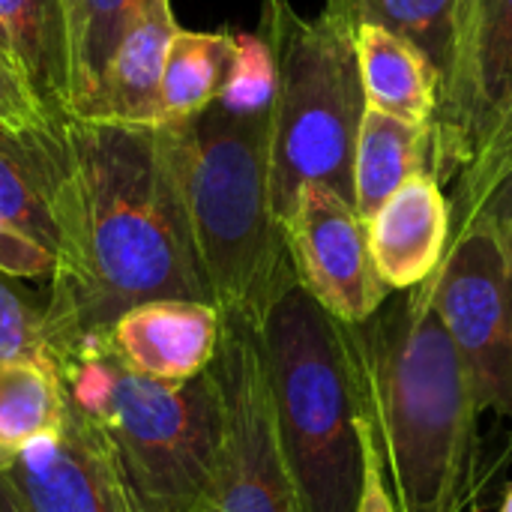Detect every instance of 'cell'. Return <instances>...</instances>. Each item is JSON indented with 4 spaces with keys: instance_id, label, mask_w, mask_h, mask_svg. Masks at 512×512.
I'll return each mask as SVG.
<instances>
[{
    "instance_id": "obj_1",
    "label": "cell",
    "mask_w": 512,
    "mask_h": 512,
    "mask_svg": "<svg viewBox=\"0 0 512 512\" xmlns=\"http://www.w3.org/2000/svg\"><path fill=\"white\" fill-rule=\"evenodd\" d=\"M57 267L42 303L57 360L147 300L213 303L159 126L57 123Z\"/></svg>"
},
{
    "instance_id": "obj_16",
    "label": "cell",
    "mask_w": 512,
    "mask_h": 512,
    "mask_svg": "<svg viewBox=\"0 0 512 512\" xmlns=\"http://www.w3.org/2000/svg\"><path fill=\"white\" fill-rule=\"evenodd\" d=\"M57 123L12 126L0 120V216L54 258L60 249Z\"/></svg>"
},
{
    "instance_id": "obj_31",
    "label": "cell",
    "mask_w": 512,
    "mask_h": 512,
    "mask_svg": "<svg viewBox=\"0 0 512 512\" xmlns=\"http://www.w3.org/2000/svg\"><path fill=\"white\" fill-rule=\"evenodd\" d=\"M498 512H512V486L507 489V495H504V504H501V510Z\"/></svg>"
},
{
    "instance_id": "obj_14",
    "label": "cell",
    "mask_w": 512,
    "mask_h": 512,
    "mask_svg": "<svg viewBox=\"0 0 512 512\" xmlns=\"http://www.w3.org/2000/svg\"><path fill=\"white\" fill-rule=\"evenodd\" d=\"M0 66L48 120L72 117L63 0H0Z\"/></svg>"
},
{
    "instance_id": "obj_30",
    "label": "cell",
    "mask_w": 512,
    "mask_h": 512,
    "mask_svg": "<svg viewBox=\"0 0 512 512\" xmlns=\"http://www.w3.org/2000/svg\"><path fill=\"white\" fill-rule=\"evenodd\" d=\"M0 512H27L21 507V501L15 498L12 486L6 483V477L0 474Z\"/></svg>"
},
{
    "instance_id": "obj_28",
    "label": "cell",
    "mask_w": 512,
    "mask_h": 512,
    "mask_svg": "<svg viewBox=\"0 0 512 512\" xmlns=\"http://www.w3.org/2000/svg\"><path fill=\"white\" fill-rule=\"evenodd\" d=\"M474 219H483V222H489L492 228H495V234H498V240H501V246H504V252H507V258L512 261V171L489 192V198L483 201V207L477 210V216ZM471 219V222H474ZM468 225V222H465ZM462 228V225H459Z\"/></svg>"
},
{
    "instance_id": "obj_20",
    "label": "cell",
    "mask_w": 512,
    "mask_h": 512,
    "mask_svg": "<svg viewBox=\"0 0 512 512\" xmlns=\"http://www.w3.org/2000/svg\"><path fill=\"white\" fill-rule=\"evenodd\" d=\"M66 420V390L54 363L0 357V465Z\"/></svg>"
},
{
    "instance_id": "obj_27",
    "label": "cell",
    "mask_w": 512,
    "mask_h": 512,
    "mask_svg": "<svg viewBox=\"0 0 512 512\" xmlns=\"http://www.w3.org/2000/svg\"><path fill=\"white\" fill-rule=\"evenodd\" d=\"M57 258L0 216V270L12 279H51Z\"/></svg>"
},
{
    "instance_id": "obj_11",
    "label": "cell",
    "mask_w": 512,
    "mask_h": 512,
    "mask_svg": "<svg viewBox=\"0 0 512 512\" xmlns=\"http://www.w3.org/2000/svg\"><path fill=\"white\" fill-rule=\"evenodd\" d=\"M0 474L27 512H135L105 447L69 399L63 426L6 459Z\"/></svg>"
},
{
    "instance_id": "obj_24",
    "label": "cell",
    "mask_w": 512,
    "mask_h": 512,
    "mask_svg": "<svg viewBox=\"0 0 512 512\" xmlns=\"http://www.w3.org/2000/svg\"><path fill=\"white\" fill-rule=\"evenodd\" d=\"M512 171V102L504 111L501 123L477 153V159L459 174V186L453 195V231L477 216L489 192Z\"/></svg>"
},
{
    "instance_id": "obj_21",
    "label": "cell",
    "mask_w": 512,
    "mask_h": 512,
    "mask_svg": "<svg viewBox=\"0 0 512 512\" xmlns=\"http://www.w3.org/2000/svg\"><path fill=\"white\" fill-rule=\"evenodd\" d=\"M237 33L177 30L162 72V123L186 120L213 105L231 75Z\"/></svg>"
},
{
    "instance_id": "obj_12",
    "label": "cell",
    "mask_w": 512,
    "mask_h": 512,
    "mask_svg": "<svg viewBox=\"0 0 512 512\" xmlns=\"http://www.w3.org/2000/svg\"><path fill=\"white\" fill-rule=\"evenodd\" d=\"M222 312L204 300H147L126 309L105 342L132 372L183 384L204 375L219 351Z\"/></svg>"
},
{
    "instance_id": "obj_7",
    "label": "cell",
    "mask_w": 512,
    "mask_h": 512,
    "mask_svg": "<svg viewBox=\"0 0 512 512\" xmlns=\"http://www.w3.org/2000/svg\"><path fill=\"white\" fill-rule=\"evenodd\" d=\"M210 369L219 387V444L207 489L192 512H303L279 438L261 330L222 315Z\"/></svg>"
},
{
    "instance_id": "obj_4",
    "label": "cell",
    "mask_w": 512,
    "mask_h": 512,
    "mask_svg": "<svg viewBox=\"0 0 512 512\" xmlns=\"http://www.w3.org/2000/svg\"><path fill=\"white\" fill-rule=\"evenodd\" d=\"M69 405L105 447L135 512H192L219 444L213 369L165 384L123 366L105 339L57 360Z\"/></svg>"
},
{
    "instance_id": "obj_3",
    "label": "cell",
    "mask_w": 512,
    "mask_h": 512,
    "mask_svg": "<svg viewBox=\"0 0 512 512\" xmlns=\"http://www.w3.org/2000/svg\"><path fill=\"white\" fill-rule=\"evenodd\" d=\"M270 120L273 111L240 114L216 99L159 123L213 303L258 330L297 282L273 210Z\"/></svg>"
},
{
    "instance_id": "obj_17",
    "label": "cell",
    "mask_w": 512,
    "mask_h": 512,
    "mask_svg": "<svg viewBox=\"0 0 512 512\" xmlns=\"http://www.w3.org/2000/svg\"><path fill=\"white\" fill-rule=\"evenodd\" d=\"M438 177L432 123H408L378 108H366L354 150V207L369 222L378 207L411 177Z\"/></svg>"
},
{
    "instance_id": "obj_15",
    "label": "cell",
    "mask_w": 512,
    "mask_h": 512,
    "mask_svg": "<svg viewBox=\"0 0 512 512\" xmlns=\"http://www.w3.org/2000/svg\"><path fill=\"white\" fill-rule=\"evenodd\" d=\"M177 30L180 27L171 12V0H156L126 33L81 117L129 126H159L162 72Z\"/></svg>"
},
{
    "instance_id": "obj_19",
    "label": "cell",
    "mask_w": 512,
    "mask_h": 512,
    "mask_svg": "<svg viewBox=\"0 0 512 512\" xmlns=\"http://www.w3.org/2000/svg\"><path fill=\"white\" fill-rule=\"evenodd\" d=\"M156 0H63L69 27L72 117H81L96 96L105 69L126 33Z\"/></svg>"
},
{
    "instance_id": "obj_2",
    "label": "cell",
    "mask_w": 512,
    "mask_h": 512,
    "mask_svg": "<svg viewBox=\"0 0 512 512\" xmlns=\"http://www.w3.org/2000/svg\"><path fill=\"white\" fill-rule=\"evenodd\" d=\"M345 327L399 512H465L483 408L435 309L432 279L393 291L366 324Z\"/></svg>"
},
{
    "instance_id": "obj_26",
    "label": "cell",
    "mask_w": 512,
    "mask_h": 512,
    "mask_svg": "<svg viewBox=\"0 0 512 512\" xmlns=\"http://www.w3.org/2000/svg\"><path fill=\"white\" fill-rule=\"evenodd\" d=\"M357 435H360V447H363V486H360V498H357L354 512H399L396 498L390 492V477H387V465H384V453H381L372 417L366 414L363 405H360V417H357Z\"/></svg>"
},
{
    "instance_id": "obj_25",
    "label": "cell",
    "mask_w": 512,
    "mask_h": 512,
    "mask_svg": "<svg viewBox=\"0 0 512 512\" xmlns=\"http://www.w3.org/2000/svg\"><path fill=\"white\" fill-rule=\"evenodd\" d=\"M0 357L54 363L45 345L42 306L12 285V276L0 270Z\"/></svg>"
},
{
    "instance_id": "obj_23",
    "label": "cell",
    "mask_w": 512,
    "mask_h": 512,
    "mask_svg": "<svg viewBox=\"0 0 512 512\" xmlns=\"http://www.w3.org/2000/svg\"><path fill=\"white\" fill-rule=\"evenodd\" d=\"M276 99V57L261 33H237V51L231 75L219 93V102L240 114L273 111Z\"/></svg>"
},
{
    "instance_id": "obj_13",
    "label": "cell",
    "mask_w": 512,
    "mask_h": 512,
    "mask_svg": "<svg viewBox=\"0 0 512 512\" xmlns=\"http://www.w3.org/2000/svg\"><path fill=\"white\" fill-rule=\"evenodd\" d=\"M369 252L390 291H411L435 276L453 237V204L435 174L411 177L366 222Z\"/></svg>"
},
{
    "instance_id": "obj_22",
    "label": "cell",
    "mask_w": 512,
    "mask_h": 512,
    "mask_svg": "<svg viewBox=\"0 0 512 512\" xmlns=\"http://www.w3.org/2000/svg\"><path fill=\"white\" fill-rule=\"evenodd\" d=\"M324 12L351 30L357 24H378L408 39L441 72L444 87L453 60L459 0H327Z\"/></svg>"
},
{
    "instance_id": "obj_10",
    "label": "cell",
    "mask_w": 512,
    "mask_h": 512,
    "mask_svg": "<svg viewBox=\"0 0 512 512\" xmlns=\"http://www.w3.org/2000/svg\"><path fill=\"white\" fill-rule=\"evenodd\" d=\"M297 282L342 324H366L390 288L375 270L366 219L354 201L324 183H309L282 222Z\"/></svg>"
},
{
    "instance_id": "obj_9",
    "label": "cell",
    "mask_w": 512,
    "mask_h": 512,
    "mask_svg": "<svg viewBox=\"0 0 512 512\" xmlns=\"http://www.w3.org/2000/svg\"><path fill=\"white\" fill-rule=\"evenodd\" d=\"M512 102V0H459L456 42L432 120L438 180L459 177Z\"/></svg>"
},
{
    "instance_id": "obj_29",
    "label": "cell",
    "mask_w": 512,
    "mask_h": 512,
    "mask_svg": "<svg viewBox=\"0 0 512 512\" xmlns=\"http://www.w3.org/2000/svg\"><path fill=\"white\" fill-rule=\"evenodd\" d=\"M0 120L12 126L48 123V117L36 108V102L24 93V87L3 66H0Z\"/></svg>"
},
{
    "instance_id": "obj_8",
    "label": "cell",
    "mask_w": 512,
    "mask_h": 512,
    "mask_svg": "<svg viewBox=\"0 0 512 512\" xmlns=\"http://www.w3.org/2000/svg\"><path fill=\"white\" fill-rule=\"evenodd\" d=\"M432 294L480 408L512 420V261L489 222L453 231Z\"/></svg>"
},
{
    "instance_id": "obj_6",
    "label": "cell",
    "mask_w": 512,
    "mask_h": 512,
    "mask_svg": "<svg viewBox=\"0 0 512 512\" xmlns=\"http://www.w3.org/2000/svg\"><path fill=\"white\" fill-rule=\"evenodd\" d=\"M258 33L276 57L270 192L282 225L309 183L354 201V150L369 105L354 33L330 12L309 18L288 0H264Z\"/></svg>"
},
{
    "instance_id": "obj_5",
    "label": "cell",
    "mask_w": 512,
    "mask_h": 512,
    "mask_svg": "<svg viewBox=\"0 0 512 512\" xmlns=\"http://www.w3.org/2000/svg\"><path fill=\"white\" fill-rule=\"evenodd\" d=\"M261 342L279 438L303 512H354L363 447L348 327L294 282L267 312Z\"/></svg>"
},
{
    "instance_id": "obj_18",
    "label": "cell",
    "mask_w": 512,
    "mask_h": 512,
    "mask_svg": "<svg viewBox=\"0 0 512 512\" xmlns=\"http://www.w3.org/2000/svg\"><path fill=\"white\" fill-rule=\"evenodd\" d=\"M351 33L366 105L408 123H432L441 96V72L432 60L378 24H357Z\"/></svg>"
}]
</instances>
